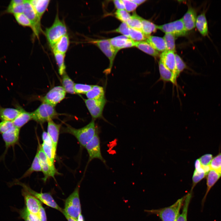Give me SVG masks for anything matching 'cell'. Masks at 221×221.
<instances>
[{"mask_svg":"<svg viewBox=\"0 0 221 221\" xmlns=\"http://www.w3.org/2000/svg\"><path fill=\"white\" fill-rule=\"evenodd\" d=\"M62 131L73 135L78 141L80 146L85 148L87 143L98 132V130L95 120L92 119L87 125L79 129L67 125L63 128Z\"/></svg>","mask_w":221,"mask_h":221,"instance_id":"cell-1","label":"cell"},{"mask_svg":"<svg viewBox=\"0 0 221 221\" xmlns=\"http://www.w3.org/2000/svg\"><path fill=\"white\" fill-rule=\"evenodd\" d=\"M186 197V195L178 199L170 206L157 209L146 210L145 211L149 214L156 215L162 221H176Z\"/></svg>","mask_w":221,"mask_h":221,"instance_id":"cell-2","label":"cell"},{"mask_svg":"<svg viewBox=\"0 0 221 221\" xmlns=\"http://www.w3.org/2000/svg\"><path fill=\"white\" fill-rule=\"evenodd\" d=\"M80 184L76 186L73 192L67 198L64 208L62 213L77 220L81 214V206L79 197Z\"/></svg>","mask_w":221,"mask_h":221,"instance_id":"cell-3","label":"cell"},{"mask_svg":"<svg viewBox=\"0 0 221 221\" xmlns=\"http://www.w3.org/2000/svg\"><path fill=\"white\" fill-rule=\"evenodd\" d=\"M67 31L65 24L60 19L57 14L53 24L46 28L45 32L47 41L52 48L61 37L67 34Z\"/></svg>","mask_w":221,"mask_h":221,"instance_id":"cell-4","label":"cell"},{"mask_svg":"<svg viewBox=\"0 0 221 221\" xmlns=\"http://www.w3.org/2000/svg\"><path fill=\"white\" fill-rule=\"evenodd\" d=\"M31 113L32 119L41 123L52 120L57 118L59 115L54 106L44 102H42L39 107Z\"/></svg>","mask_w":221,"mask_h":221,"instance_id":"cell-5","label":"cell"},{"mask_svg":"<svg viewBox=\"0 0 221 221\" xmlns=\"http://www.w3.org/2000/svg\"><path fill=\"white\" fill-rule=\"evenodd\" d=\"M15 184L21 186L23 189L47 206L57 210L61 212L63 211V210L57 204L49 193L37 192L32 190L26 184L19 182L17 180H15L10 184L12 186Z\"/></svg>","mask_w":221,"mask_h":221,"instance_id":"cell-6","label":"cell"},{"mask_svg":"<svg viewBox=\"0 0 221 221\" xmlns=\"http://www.w3.org/2000/svg\"><path fill=\"white\" fill-rule=\"evenodd\" d=\"M91 42L98 47L108 58L110 61L109 67L103 72L106 75L110 74L114 60L119 50L111 45L109 39L97 40L91 41Z\"/></svg>","mask_w":221,"mask_h":221,"instance_id":"cell-7","label":"cell"},{"mask_svg":"<svg viewBox=\"0 0 221 221\" xmlns=\"http://www.w3.org/2000/svg\"><path fill=\"white\" fill-rule=\"evenodd\" d=\"M37 153L42 172L44 175L42 180L45 182L47 179L50 177L55 179V175L59 174V173L56 169L54 164L52 163L47 157L43 150L41 145H39V149Z\"/></svg>","mask_w":221,"mask_h":221,"instance_id":"cell-8","label":"cell"},{"mask_svg":"<svg viewBox=\"0 0 221 221\" xmlns=\"http://www.w3.org/2000/svg\"><path fill=\"white\" fill-rule=\"evenodd\" d=\"M85 148L88 154V164L92 160L97 159L100 160L105 165L106 164V161L101 153L100 141L98 132L87 143Z\"/></svg>","mask_w":221,"mask_h":221,"instance_id":"cell-9","label":"cell"},{"mask_svg":"<svg viewBox=\"0 0 221 221\" xmlns=\"http://www.w3.org/2000/svg\"><path fill=\"white\" fill-rule=\"evenodd\" d=\"M20 129L15 126L5 133L2 134L5 143V149L0 157V161L4 160L9 149L14 148L15 146L19 144Z\"/></svg>","mask_w":221,"mask_h":221,"instance_id":"cell-10","label":"cell"},{"mask_svg":"<svg viewBox=\"0 0 221 221\" xmlns=\"http://www.w3.org/2000/svg\"><path fill=\"white\" fill-rule=\"evenodd\" d=\"M86 106L92 119L103 118V113L107 100L105 98L100 99H84Z\"/></svg>","mask_w":221,"mask_h":221,"instance_id":"cell-11","label":"cell"},{"mask_svg":"<svg viewBox=\"0 0 221 221\" xmlns=\"http://www.w3.org/2000/svg\"><path fill=\"white\" fill-rule=\"evenodd\" d=\"M29 19L32 24V29L34 34L38 36L41 30L40 20L29 0H26L24 3L23 13Z\"/></svg>","mask_w":221,"mask_h":221,"instance_id":"cell-12","label":"cell"},{"mask_svg":"<svg viewBox=\"0 0 221 221\" xmlns=\"http://www.w3.org/2000/svg\"><path fill=\"white\" fill-rule=\"evenodd\" d=\"M157 28L165 33H171L176 37L184 36L187 32L182 18L163 25H157Z\"/></svg>","mask_w":221,"mask_h":221,"instance_id":"cell-13","label":"cell"},{"mask_svg":"<svg viewBox=\"0 0 221 221\" xmlns=\"http://www.w3.org/2000/svg\"><path fill=\"white\" fill-rule=\"evenodd\" d=\"M66 91L62 87L56 86L51 89L42 99V102L55 107L65 97Z\"/></svg>","mask_w":221,"mask_h":221,"instance_id":"cell-14","label":"cell"},{"mask_svg":"<svg viewBox=\"0 0 221 221\" xmlns=\"http://www.w3.org/2000/svg\"><path fill=\"white\" fill-rule=\"evenodd\" d=\"M22 194L24 199L26 208L32 214L38 215L40 208L42 206L41 202L23 189Z\"/></svg>","mask_w":221,"mask_h":221,"instance_id":"cell-15","label":"cell"},{"mask_svg":"<svg viewBox=\"0 0 221 221\" xmlns=\"http://www.w3.org/2000/svg\"><path fill=\"white\" fill-rule=\"evenodd\" d=\"M42 138L43 142L41 146L43 150L48 159L52 163L54 164L56 149L54 146L51 139L47 132H43Z\"/></svg>","mask_w":221,"mask_h":221,"instance_id":"cell-16","label":"cell"},{"mask_svg":"<svg viewBox=\"0 0 221 221\" xmlns=\"http://www.w3.org/2000/svg\"><path fill=\"white\" fill-rule=\"evenodd\" d=\"M159 69L160 76L157 82L162 81L164 84L166 82H170L173 86L178 87L177 77L173 72L167 68L160 60L159 62Z\"/></svg>","mask_w":221,"mask_h":221,"instance_id":"cell-17","label":"cell"},{"mask_svg":"<svg viewBox=\"0 0 221 221\" xmlns=\"http://www.w3.org/2000/svg\"><path fill=\"white\" fill-rule=\"evenodd\" d=\"M221 177V173L211 169L206 176L207 189L205 194L202 200L203 207L207 196L210 191Z\"/></svg>","mask_w":221,"mask_h":221,"instance_id":"cell-18","label":"cell"},{"mask_svg":"<svg viewBox=\"0 0 221 221\" xmlns=\"http://www.w3.org/2000/svg\"><path fill=\"white\" fill-rule=\"evenodd\" d=\"M16 106V108L3 107L0 106V120L13 122L20 114L22 108Z\"/></svg>","mask_w":221,"mask_h":221,"instance_id":"cell-19","label":"cell"},{"mask_svg":"<svg viewBox=\"0 0 221 221\" xmlns=\"http://www.w3.org/2000/svg\"><path fill=\"white\" fill-rule=\"evenodd\" d=\"M160 58V60L164 65L177 77L176 72V58L174 52L168 50L165 51L161 54Z\"/></svg>","mask_w":221,"mask_h":221,"instance_id":"cell-20","label":"cell"},{"mask_svg":"<svg viewBox=\"0 0 221 221\" xmlns=\"http://www.w3.org/2000/svg\"><path fill=\"white\" fill-rule=\"evenodd\" d=\"M109 40L111 45L118 50L123 48L133 47L135 45L134 41L123 35Z\"/></svg>","mask_w":221,"mask_h":221,"instance_id":"cell-21","label":"cell"},{"mask_svg":"<svg viewBox=\"0 0 221 221\" xmlns=\"http://www.w3.org/2000/svg\"><path fill=\"white\" fill-rule=\"evenodd\" d=\"M196 18V13L195 10L191 7H189L182 18L187 31L191 30L195 27Z\"/></svg>","mask_w":221,"mask_h":221,"instance_id":"cell-22","label":"cell"},{"mask_svg":"<svg viewBox=\"0 0 221 221\" xmlns=\"http://www.w3.org/2000/svg\"><path fill=\"white\" fill-rule=\"evenodd\" d=\"M47 132L54 146L57 149L61 125L56 123L52 120L48 122Z\"/></svg>","mask_w":221,"mask_h":221,"instance_id":"cell-23","label":"cell"},{"mask_svg":"<svg viewBox=\"0 0 221 221\" xmlns=\"http://www.w3.org/2000/svg\"><path fill=\"white\" fill-rule=\"evenodd\" d=\"M146 42L157 51L164 52L167 50L166 45L163 38L149 36L147 37Z\"/></svg>","mask_w":221,"mask_h":221,"instance_id":"cell-24","label":"cell"},{"mask_svg":"<svg viewBox=\"0 0 221 221\" xmlns=\"http://www.w3.org/2000/svg\"><path fill=\"white\" fill-rule=\"evenodd\" d=\"M196 25L199 32L203 36H208V24L204 12L201 13L197 17Z\"/></svg>","mask_w":221,"mask_h":221,"instance_id":"cell-25","label":"cell"},{"mask_svg":"<svg viewBox=\"0 0 221 221\" xmlns=\"http://www.w3.org/2000/svg\"><path fill=\"white\" fill-rule=\"evenodd\" d=\"M32 119L31 113L26 111L22 108L20 114L12 122L15 127L20 129Z\"/></svg>","mask_w":221,"mask_h":221,"instance_id":"cell-26","label":"cell"},{"mask_svg":"<svg viewBox=\"0 0 221 221\" xmlns=\"http://www.w3.org/2000/svg\"><path fill=\"white\" fill-rule=\"evenodd\" d=\"M29 1L34 9L37 15L41 19L46 10L50 1L49 0H30Z\"/></svg>","mask_w":221,"mask_h":221,"instance_id":"cell-27","label":"cell"},{"mask_svg":"<svg viewBox=\"0 0 221 221\" xmlns=\"http://www.w3.org/2000/svg\"><path fill=\"white\" fill-rule=\"evenodd\" d=\"M68 36L66 34L61 37L52 48L53 52H56L65 54L69 46Z\"/></svg>","mask_w":221,"mask_h":221,"instance_id":"cell-28","label":"cell"},{"mask_svg":"<svg viewBox=\"0 0 221 221\" xmlns=\"http://www.w3.org/2000/svg\"><path fill=\"white\" fill-rule=\"evenodd\" d=\"M89 99H100L105 98L103 87L98 85H93L91 90L86 94Z\"/></svg>","mask_w":221,"mask_h":221,"instance_id":"cell-29","label":"cell"},{"mask_svg":"<svg viewBox=\"0 0 221 221\" xmlns=\"http://www.w3.org/2000/svg\"><path fill=\"white\" fill-rule=\"evenodd\" d=\"M135 46L144 52L153 56L156 57L159 55L158 51L146 41H136Z\"/></svg>","mask_w":221,"mask_h":221,"instance_id":"cell-30","label":"cell"},{"mask_svg":"<svg viewBox=\"0 0 221 221\" xmlns=\"http://www.w3.org/2000/svg\"><path fill=\"white\" fill-rule=\"evenodd\" d=\"M24 3L17 4L13 2L12 0L11 1L6 9L1 13L0 16L7 14L14 15L16 14L23 13Z\"/></svg>","mask_w":221,"mask_h":221,"instance_id":"cell-31","label":"cell"},{"mask_svg":"<svg viewBox=\"0 0 221 221\" xmlns=\"http://www.w3.org/2000/svg\"><path fill=\"white\" fill-rule=\"evenodd\" d=\"M192 192L190 191L186 195V197L183 205L182 212L179 215L176 221H187L188 208L192 196Z\"/></svg>","mask_w":221,"mask_h":221,"instance_id":"cell-32","label":"cell"},{"mask_svg":"<svg viewBox=\"0 0 221 221\" xmlns=\"http://www.w3.org/2000/svg\"><path fill=\"white\" fill-rule=\"evenodd\" d=\"M142 25V31L147 38L152 33L155 32L157 28V25L150 21L141 17Z\"/></svg>","mask_w":221,"mask_h":221,"instance_id":"cell-33","label":"cell"},{"mask_svg":"<svg viewBox=\"0 0 221 221\" xmlns=\"http://www.w3.org/2000/svg\"><path fill=\"white\" fill-rule=\"evenodd\" d=\"M40 171H42V169L37 153L31 166L20 179L29 176L33 172Z\"/></svg>","mask_w":221,"mask_h":221,"instance_id":"cell-34","label":"cell"},{"mask_svg":"<svg viewBox=\"0 0 221 221\" xmlns=\"http://www.w3.org/2000/svg\"><path fill=\"white\" fill-rule=\"evenodd\" d=\"M62 82V87L66 92L71 94L76 93L74 88L75 83L66 72L63 75Z\"/></svg>","mask_w":221,"mask_h":221,"instance_id":"cell-35","label":"cell"},{"mask_svg":"<svg viewBox=\"0 0 221 221\" xmlns=\"http://www.w3.org/2000/svg\"><path fill=\"white\" fill-rule=\"evenodd\" d=\"M55 59L58 67L59 72L61 75L65 73L66 66L64 63L65 54L53 52Z\"/></svg>","mask_w":221,"mask_h":221,"instance_id":"cell-36","label":"cell"},{"mask_svg":"<svg viewBox=\"0 0 221 221\" xmlns=\"http://www.w3.org/2000/svg\"><path fill=\"white\" fill-rule=\"evenodd\" d=\"M141 19V17L134 13L131 16L126 23L130 27L142 31V25Z\"/></svg>","mask_w":221,"mask_h":221,"instance_id":"cell-37","label":"cell"},{"mask_svg":"<svg viewBox=\"0 0 221 221\" xmlns=\"http://www.w3.org/2000/svg\"><path fill=\"white\" fill-rule=\"evenodd\" d=\"M213 157L212 154H206L199 158L202 168L207 174L211 169L210 165Z\"/></svg>","mask_w":221,"mask_h":221,"instance_id":"cell-38","label":"cell"},{"mask_svg":"<svg viewBox=\"0 0 221 221\" xmlns=\"http://www.w3.org/2000/svg\"><path fill=\"white\" fill-rule=\"evenodd\" d=\"M14 15L16 21L19 25L23 27H30L32 29L31 22L23 13L16 14Z\"/></svg>","mask_w":221,"mask_h":221,"instance_id":"cell-39","label":"cell"},{"mask_svg":"<svg viewBox=\"0 0 221 221\" xmlns=\"http://www.w3.org/2000/svg\"><path fill=\"white\" fill-rule=\"evenodd\" d=\"M130 38L136 41H144L146 37L141 30L130 27Z\"/></svg>","mask_w":221,"mask_h":221,"instance_id":"cell-40","label":"cell"},{"mask_svg":"<svg viewBox=\"0 0 221 221\" xmlns=\"http://www.w3.org/2000/svg\"><path fill=\"white\" fill-rule=\"evenodd\" d=\"M175 36L172 34L165 33L163 38L166 43L167 50L175 52Z\"/></svg>","mask_w":221,"mask_h":221,"instance_id":"cell-41","label":"cell"},{"mask_svg":"<svg viewBox=\"0 0 221 221\" xmlns=\"http://www.w3.org/2000/svg\"><path fill=\"white\" fill-rule=\"evenodd\" d=\"M175 58L176 75L178 77L180 74L187 68V67L181 58L177 54H175Z\"/></svg>","mask_w":221,"mask_h":221,"instance_id":"cell-42","label":"cell"},{"mask_svg":"<svg viewBox=\"0 0 221 221\" xmlns=\"http://www.w3.org/2000/svg\"><path fill=\"white\" fill-rule=\"evenodd\" d=\"M93 85L82 83H75L74 90L76 93L78 94H86L90 91Z\"/></svg>","mask_w":221,"mask_h":221,"instance_id":"cell-43","label":"cell"},{"mask_svg":"<svg viewBox=\"0 0 221 221\" xmlns=\"http://www.w3.org/2000/svg\"><path fill=\"white\" fill-rule=\"evenodd\" d=\"M207 174L194 170L192 177V185L190 191H192L196 185L205 177Z\"/></svg>","mask_w":221,"mask_h":221,"instance_id":"cell-44","label":"cell"},{"mask_svg":"<svg viewBox=\"0 0 221 221\" xmlns=\"http://www.w3.org/2000/svg\"><path fill=\"white\" fill-rule=\"evenodd\" d=\"M210 167L211 169L221 173V152L213 157Z\"/></svg>","mask_w":221,"mask_h":221,"instance_id":"cell-45","label":"cell"},{"mask_svg":"<svg viewBox=\"0 0 221 221\" xmlns=\"http://www.w3.org/2000/svg\"><path fill=\"white\" fill-rule=\"evenodd\" d=\"M116 17L122 22H126L130 18V14L125 10H117L115 12Z\"/></svg>","mask_w":221,"mask_h":221,"instance_id":"cell-46","label":"cell"},{"mask_svg":"<svg viewBox=\"0 0 221 221\" xmlns=\"http://www.w3.org/2000/svg\"><path fill=\"white\" fill-rule=\"evenodd\" d=\"M130 27L126 22H122L118 28L113 31V32L120 33L130 38Z\"/></svg>","mask_w":221,"mask_h":221,"instance_id":"cell-47","label":"cell"},{"mask_svg":"<svg viewBox=\"0 0 221 221\" xmlns=\"http://www.w3.org/2000/svg\"><path fill=\"white\" fill-rule=\"evenodd\" d=\"M14 126L12 122L1 121L0 122V133L2 134L5 133Z\"/></svg>","mask_w":221,"mask_h":221,"instance_id":"cell-48","label":"cell"},{"mask_svg":"<svg viewBox=\"0 0 221 221\" xmlns=\"http://www.w3.org/2000/svg\"><path fill=\"white\" fill-rule=\"evenodd\" d=\"M124 4L125 8L127 12H131L134 10L138 5L132 2L131 0H122Z\"/></svg>","mask_w":221,"mask_h":221,"instance_id":"cell-49","label":"cell"},{"mask_svg":"<svg viewBox=\"0 0 221 221\" xmlns=\"http://www.w3.org/2000/svg\"><path fill=\"white\" fill-rule=\"evenodd\" d=\"M30 221H41L38 215L32 214L29 212L25 207L20 210Z\"/></svg>","mask_w":221,"mask_h":221,"instance_id":"cell-50","label":"cell"},{"mask_svg":"<svg viewBox=\"0 0 221 221\" xmlns=\"http://www.w3.org/2000/svg\"><path fill=\"white\" fill-rule=\"evenodd\" d=\"M39 216L41 221H47V216L45 211L42 205L41 206L39 211Z\"/></svg>","mask_w":221,"mask_h":221,"instance_id":"cell-51","label":"cell"},{"mask_svg":"<svg viewBox=\"0 0 221 221\" xmlns=\"http://www.w3.org/2000/svg\"><path fill=\"white\" fill-rule=\"evenodd\" d=\"M113 2L115 7L118 10H124L125 9L124 4L122 0H115Z\"/></svg>","mask_w":221,"mask_h":221,"instance_id":"cell-52","label":"cell"},{"mask_svg":"<svg viewBox=\"0 0 221 221\" xmlns=\"http://www.w3.org/2000/svg\"><path fill=\"white\" fill-rule=\"evenodd\" d=\"M20 217L24 219L25 221H30L27 216L20 210L19 211Z\"/></svg>","mask_w":221,"mask_h":221,"instance_id":"cell-53","label":"cell"},{"mask_svg":"<svg viewBox=\"0 0 221 221\" xmlns=\"http://www.w3.org/2000/svg\"><path fill=\"white\" fill-rule=\"evenodd\" d=\"M131 1L134 2V3H135L137 5H139L142 3H144V2H145L146 0H131Z\"/></svg>","mask_w":221,"mask_h":221,"instance_id":"cell-54","label":"cell"},{"mask_svg":"<svg viewBox=\"0 0 221 221\" xmlns=\"http://www.w3.org/2000/svg\"><path fill=\"white\" fill-rule=\"evenodd\" d=\"M63 213L64 215V216L65 217L68 221H77V220L72 219L71 217H69L64 213Z\"/></svg>","mask_w":221,"mask_h":221,"instance_id":"cell-55","label":"cell"},{"mask_svg":"<svg viewBox=\"0 0 221 221\" xmlns=\"http://www.w3.org/2000/svg\"><path fill=\"white\" fill-rule=\"evenodd\" d=\"M77 221H84L83 217L81 214L79 215L77 219Z\"/></svg>","mask_w":221,"mask_h":221,"instance_id":"cell-56","label":"cell"},{"mask_svg":"<svg viewBox=\"0 0 221 221\" xmlns=\"http://www.w3.org/2000/svg\"><path fill=\"white\" fill-rule=\"evenodd\" d=\"M2 58H0V61L2 59Z\"/></svg>","mask_w":221,"mask_h":221,"instance_id":"cell-57","label":"cell"}]
</instances>
